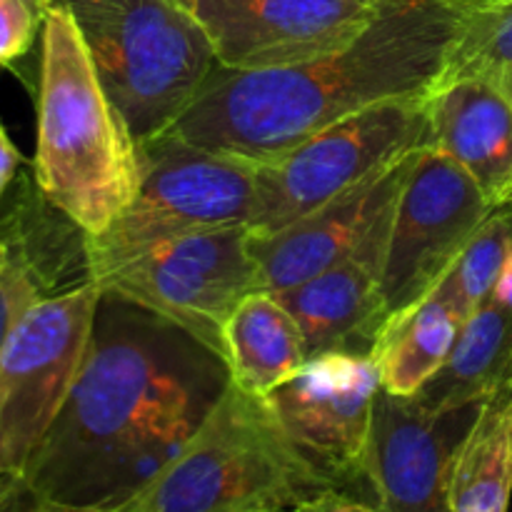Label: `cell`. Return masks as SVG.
<instances>
[{
    "label": "cell",
    "instance_id": "6da1fadb",
    "mask_svg": "<svg viewBox=\"0 0 512 512\" xmlns=\"http://www.w3.org/2000/svg\"><path fill=\"white\" fill-rule=\"evenodd\" d=\"M345 48L273 70L218 68L165 133L268 163L323 130L400 98H430L445 78L463 13L445 0H375Z\"/></svg>",
    "mask_w": 512,
    "mask_h": 512
},
{
    "label": "cell",
    "instance_id": "7a4b0ae2",
    "mask_svg": "<svg viewBox=\"0 0 512 512\" xmlns=\"http://www.w3.org/2000/svg\"><path fill=\"white\" fill-rule=\"evenodd\" d=\"M230 373L173 320L103 293L73 390L23 480L50 505L75 508L100 465L138 430L193 403L218 400Z\"/></svg>",
    "mask_w": 512,
    "mask_h": 512
},
{
    "label": "cell",
    "instance_id": "3957f363",
    "mask_svg": "<svg viewBox=\"0 0 512 512\" xmlns=\"http://www.w3.org/2000/svg\"><path fill=\"white\" fill-rule=\"evenodd\" d=\"M140 178V143L100 85L73 13L55 0L40 28L35 188L83 238H95L133 203Z\"/></svg>",
    "mask_w": 512,
    "mask_h": 512
},
{
    "label": "cell",
    "instance_id": "277c9868",
    "mask_svg": "<svg viewBox=\"0 0 512 512\" xmlns=\"http://www.w3.org/2000/svg\"><path fill=\"white\" fill-rule=\"evenodd\" d=\"M343 490L310 463L265 398L230 380L188 448L108 512H295Z\"/></svg>",
    "mask_w": 512,
    "mask_h": 512
},
{
    "label": "cell",
    "instance_id": "5b68a950",
    "mask_svg": "<svg viewBox=\"0 0 512 512\" xmlns=\"http://www.w3.org/2000/svg\"><path fill=\"white\" fill-rule=\"evenodd\" d=\"M68 5L100 85L145 143L195 103L218 70L210 38L178 0H60Z\"/></svg>",
    "mask_w": 512,
    "mask_h": 512
},
{
    "label": "cell",
    "instance_id": "8992f818",
    "mask_svg": "<svg viewBox=\"0 0 512 512\" xmlns=\"http://www.w3.org/2000/svg\"><path fill=\"white\" fill-rule=\"evenodd\" d=\"M143 178L133 203L105 233L83 238L85 273L110 270L185 235L223 228L253 230L258 210V163L205 150L163 133L140 143Z\"/></svg>",
    "mask_w": 512,
    "mask_h": 512
},
{
    "label": "cell",
    "instance_id": "52a82bcc",
    "mask_svg": "<svg viewBox=\"0 0 512 512\" xmlns=\"http://www.w3.org/2000/svg\"><path fill=\"white\" fill-rule=\"evenodd\" d=\"M428 140V98H400L323 130L283 158L258 163L253 235H270L325 208L388 173Z\"/></svg>",
    "mask_w": 512,
    "mask_h": 512
},
{
    "label": "cell",
    "instance_id": "ba28073f",
    "mask_svg": "<svg viewBox=\"0 0 512 512\" xmlns=\"http://www.w3.org/2000/svg\"><path fill=\"white\" fill-rule=\"evenodd\" d=\"M103 290L90 280L35 300L0 348V475H20L80 373Z\"/></svg>",
    "mask_w": 512,
    "mask_h": 512
},
{
    "label": "cell",
    "instance_id": "9c48e42d",
    "mask_svg": "<svg viewBox=\"0 0 512 512\" xmlns=\"http://www.w3.org/2000/svg\"><path fill=\"white\" fill-rule=\"evenodd\" d=\"M95 285L173 320L223 358L225 320L245 295L260 290L253 230L223 228L170 240Z\"/></svg>",
    "mask_w": 512,
    "mask_h": 512
},
{
    "label": "cell",
    "instance_id": "30bf717a",
    "mask_svg": "<svg viewBox=\"0 0 512 512\" xmlns=\"http://www.w3.org/2000/svg\"><path fill=\"white\" fill-rule=\"evenodd\" d=\"M493 210L495 205L455 160L430 145L418 150L385 245L380 290L388 318L428 298L443 283Z\"/></svg>",
    "mask_w": 512,
    "mask_h": 512
},
{
    "label": "cell",
    "instance_id": "8fae6325",
    "mask_svg": "<svg viewBox=\"0 0 512 512\" xmlns=\"http://www.w3.org/2000/svg\"><path fill=\"white\" fill-rule=\"evenodd\" d=\"M200 23L218 68L248 73L323 58L353 43L375 0H178Z\"/></svg>",
    "mask_w": 512,
    "mask_h": 512
},
{
    "label": "cell",
    "instance_id": "7c38bea8",
    "mask_svg": "<svg viewBox=\"0 0 512 512\" xmlns=\"http://www.w3.org/2000/svg\"><path fill=\"white\" fill-rule=\"evenodd\" d=\"M380 375L370 355L323 353L263 395L300 453L343 490L365 483L373 405Z\"/></svg>",
    "mask_w": 512,
    "mask_h": 512
},
{
    "label": "cell",
    "instance_id": "4fadbf2b",
    "mask_svg": "<svg viewBox=\"0 0 512 512\" xmlns=\"http://www.w3.org/2000/svg\"><path fill=\"white\" fill-rule=\"evenodd\" d=\"M483 403L435 410L378 390L365 448V483L385 512H450V480Z\"/></svg>",
    "mask_w": 512,
    "mask_h": 512
},
{
    "label": "cell",
    "instance_id": "5bb4252c",
    "mask_svg": "<svg viewBox=\"0 0 512 512\" xmlns=\"http://www.w3.org/2000/svg\"><path fill=\"white\" fill-rule=\"evenodd\" d=\"M415 155L418 150L388 173L275 233L253 235L260 290L285 293L348 260L388 228Z\"/></svg>",
    "mask_w": 512,
    "mask_h": 512
},
{
    "label": "cell",
    "instance_id": "9a60e30c",
    "mask_svg": "<svg viewBox=\"0 0 512 512\" xmlns=\"http://www.w3.org/2000/svg\"><path fill=\"white\" fill-rule=\"evenodd\" d=\"M388 233L390 225L348 260L278 293L303 330L310 358L335 350L370 355L388 320L380 290Z\"/></svg>",
    "mask_w": 512,
    "mask_h": 512
},
{
    "label": "cell",
    "instance_id": "2e32d148",
    "mask_svg": "<svg viewBox=\"0 0 512 512\" xmlns=\"http://www.w3.org/2000/svg\"><path fill=\"white\" fill-rule=\"evenodd\" d=\"M430 148L475 180L490 205L512 200V98L480 78H448L428 98Z\"/></svg>",
    "mask_w": 512,
    "mask_h": 512
},
{
    "label": "cell",
    "instance_id": "e0dca14e",
    "mask_svg": "<svg viewBox=\"0 0 512 512\" xmlns=\"http://www.w3.org/2000/svg\"><path fill=\"white\" fill-rule=\"evenodd\" d=\"M220 340L230 380L260 398L293 378L310 358L298 320L268 290H253L235 305Z\"/></svg>",
    "mask_w": 512,
    "mask_h": 512
},
{
    "label": "cell",
    "instance_id": "ac0fdd59",
    "mask_svg": "<svg viewBox=\"0 0 512 512\" xmlns=\"http://www.w3.org/2000/svg\"><path fill=\"white\" fill-rule=\"evenodd\" d=\"M512 385V308L490 298L460 325L445 368L415 398L435 410L485 403Z\"/></svg>",
    "mask_w": 512,
    "mask_h": 512
},
{
    "label": "cell",
    "instance_id": "d6986e66",
    "mask_svg": "<svg viewBox=\"0 0 512 512\" xmlns=\"http://www.w3.org/2000/svg\"><path fill=\"white\" fill-rule=\"evenodd\" d=\"M460 325L463 320L438 293L390 315L370 350L380 388L400 398H415L445 368Z\"/></svg>",
    "mask_w": 512,
    "mask_h": 512
},
{
    "label": "cell",
    "instance_id": "ffe728a7",
    "mask_svg": "<svg viewBox=\"0 0 512 512\" xmlns=\"http://www.w3.org/2000/svg\"><path fill=\"white\" fill-rule=\"evenodd\" d=\"M512 495V385L490 395L458 450L450 512H508Z\"/></svg>",
    "mask_w": 512,
    "mask_h": 512
},
{
    "label": "cell",
    "instance_id": "44dd1931",
    "mask_svg": "<svg viewBox=\"0 0 512 512\" xmlns=\"http://www.w3.org/2000/svg\"><path fill=\"white\" fill-rule=\"evenodd\" d=\"M512 245V203L493 210L483 228L473 235L460 258L433 290L460 320H468L478 308L493 298L495 283L503 270L505 255Z\"/></svg>",
    "mask_w": 512,
    "mask_h": 512
},
{
    "label": "cell",
    "instance_id": "7402d4cb",
    "mask_svg": "<svg viewBox=\"0 0 512 512\" xmlns=\"http://www.w3.org/2000/svg\"><path fill=\"white\" fill-rule=\"evenodd\" d=\"M448 78H480L512 98V3L463 15Z\"/></svg>",
    "mask_w": 512,
    "mask_h": 512
},
{
    "label": "cell",
    "instance_id": "603a6c76",
    "mask_svg": "<svg viewBox=\"0 0 512 512\" xmlns=\"http://www.w3.org/2000/svg\"><path fill=\"white\" fill-rule=\"evenodd\" d=\"M0 238L8 243L10 255L8 260L0 268V348H3L5 338L13 330V325L18 323L20 315L40 300L43 295L53 293L45 278L43 265L35 258H30L25 253V248L20 243H15L10 235H5L0 230Z\"/></svg>",
    "mask_w": 512,
    "mask_h": 512
},
{
    "label": "cell",
    "instance_id": "cb8c5ba5",
    "mask_svg": "<svg viewBox=\"0 0 512 512\" xmlns=\"http://www.w3.org/2000/svg\"><path fill=\"white\" fill-rule=\"evenodd\" d=\"M45 0H0V65H13L43 28Z\"/></svg>",
    "mask_w": 512,
    "mask_h": 512
},
{
    "label": "cell",
    "instance_id": "d4e9b609",
    "mask_svg": "<svg viewBox=\"0 0 512 512\" xmlns=\"http://www.w3.org/2000/svg\"><path fill=\"white\" fill-rule=\"evenodd\" d=\"M18 165H20V150L15 148L8 130H5V125L0 123V205H3V198L5 193H8L10 183H13ZM8 255H10L8 243L0 238V268H3V263L8 260Z\"/></svg>",
    "mask_w": 512,
    "mask_h": 512
},
{
    "label": "cell",
    "instance_id": "484cf974",
    "mask_svg": "<svg viewBox=\"0 0 512 512\" xmlns=\"http://www.w3.org/2000/svg\"><path fill=\"white\" fill-rule=\"evenodd\" d=\"M295 512H385V510L375 503H365V500L353 498L348 490H330V493L310 500V503H305L303 508H298Z\"/></svg>",
    "mask_w": 512,
    "mask_h": 512
},
{
    "label": "cell",
    "instance_id": "4316f807",
    "mask_svg": "<svg viewBox=\"0 0 512 512\" xmlns=\"http://www.w3.org/2000/svg\"><path fill=\"white\" fill-rule=\"evenodd\" d=\"M35 495L20 475H0V512H30Z\"/></svg>",
    "mask_w": 512,
    "mask_h": 512
},
{
    "label": "cell",
    "instance_id": "83f0119b",
    "mask_svg": "<svg viewBox=\"0 0 512 512\" xmlns=\"http://www.w3.org/2000/svg\"><path fill=\"white\" fill-rule=\"evenodd\" d=\"M448 5H453L458 13L470 15V13H483V10L503 8V5L512 3V0H445Z\"/></svg>",
    "mask_w": 512,
    "mask_h": 512
},
{
    "label": "cell",
    "instance_id": "f1b7e54d",
    "mask_svg": "<svg viewBox=\"0 0 512 512\" xmlns=\"http://www.w3.org/2000/svg\"><path fill=\"white\" fill-rule=\"evenodd\" d=\"M30 512H108V510H103V508H63V505H50V503H43V500L35 498Z\"/></svg>",
    "mask_w": 512,
    "mask_h": 512
},
{
    "label": "cell",
    "instance_id": "f546056e",
    "mask_svg": "<svg viewBox=\"0 0 512 512\" xmlns=\"http://www.w3.org/2000/svg\"><path fill=\"white\" fill-rule=\"evenodd\" d=\"M55 3V0H45V5H53Z\"/></svg>",
    "mask_w": 512,
    "mask_h": 512
}]
</instances>
